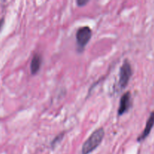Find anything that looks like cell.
Here are the masks:
<instances>
[{
  "instance_id": "6da1fadb",
  "label": "cell",
  "mask_w": 154,
  "mask_h": 154,
  "mask_svg": "<svg viewBox=\"0 0 154 154\" xmlns=\"http://www.w3.org/2000/svg\"><path fill=\"white\" fill-rule=\"evenodd\" d=\"M105 137V129L102 127L96 129L91 135H90L87 141L84 143L82 146V154H90L93 150H96Z\"/></svg>"
},
{
  "instance_id": "7a4b0ae2",
  "label": "cell",
  "mask_w": 154,
  "mask_h": 154,
  "mask_svg": "<svg viewBox=\"0 0 154 154\" xmlns=\"http://www.w3.org/2000/svg\"><path fill=\"white\" fill-rule=\"evenodd\" d=\"M93 32L89 26H82L78 29L76 32L77 51L82 53L86 45L89 43L92 38Z\"/></svg>"
},
{
  "instance_id": "3957f363",
  "label": "cell",
  "mask_w": 154,
  "mask_h": 154,
  "mask_svg": "<svg viewBox=\"0 0 154 154\" xmlns=\"http://www.w3.org/2000/svg\"><path fill=\"white\" fill-rule=\"evenodd\" d=\"M132 75V69L130 63L128 60H125L120 69V79L119 85L120 88L124 89L127 87L129 81Z\"/></svg>"
},
{
  "instance_id": "277c9868",
  "label": "cell",
  "mask_w": 154,
  "mask_h": 154,
  "mask_svg": "<svg viewBox=\"0 0 154 154\" xmlns=\"http://www.w3.org/2000/svg\"><path fill=\"white\" fill-rule=\"evenodd\" d=\"M131 107V93L126 92L120 98V105H119L117 114L118 116H122L125 113L127 112Z\"/></svg>"
},
{
  "instance_id": "5b68a950",
  "label": "cell",
  "mask_w": 154,
  "mask_h": 154,
  "mask_svg": "<svg viewBox=\"0 0 154 154\" xmlns=\"http://www.w3.org/2000/svg\"><path fill=\"white\" fill-rule=\"evenodd\" d=\"M154 126V111L150 113V117L147 119V121L146 123V126L144 128V131L142 132L141 135L139 137H138L137 138V141L138 142H141V141H144V140L147 138V137L150 135V133L151 132L152 129Z\"/></svg>"
},
{
  "instance_id": "8992f818",
  "label": "cell",
  "mask_w": 154,
  "mask_h": 154,
  "mask_svg": "<svg viewBox=\"0 0 154 154\" xmlns=\"http://www.w3.org/2000/svg\"><path fill=\"white\" fill-rule=\"evenodd\" d=\"M41 65H42V57L39 54H35L32 59L30 63V71L32 75H35L40 70Z\"/></svg>"
},
{
  "instance_id": "52a82bcc",
  "label": "cell",
  "mask_w": 154,
  "mask_h": 154,
  "mask_svg": "<svg viewBox=\"0 0 154 154\" xmlns=\"http://www.w3.org/2000/svg\"><path fill=\"white\" fill-rule=\"evenodd\" d=\"M64 135H65L64 132H62V133H60L59 135H57V136L54 138V140L51 141V147H52V148H54V147H55L56 146H57V144H58L59 143H60V141L63 139V137H64Z\"/></svg>"
},
{
  "instance_id": "ba28073f",
  "label": "cell",
  "mask_w": 154,
  "mask_h": 154,
  "mask_svg": "<svg viewBox=\"0 0 154 154\" xmlns=\"http://www.w3.org/2000/svg\"><path fill=\"white\" fill-rule=\"evenodd\" d=\"M88 2V0H78V1H77V5H78L79 7H82V6L86 5Z\"/></svg>"
}]
</instances>
